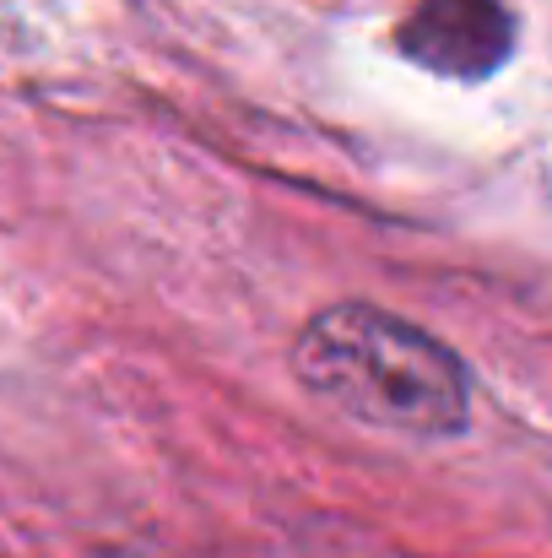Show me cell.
<instances>
[{
    "label": "cell",
    "instance_id": "cell-1",
    "mask_svg": "<svg viewBox=\"0 0 552 558\" xmlns=\"http://www.w3.org/2000/svg\"><path fill=\"white\" fill-rule=\"evenodd\" d=\"M293 374L368 428L450 439L471 423L466 364L422 326L373 304L320 310L293 342Z\"/></svg>",
    "mask_w": 552,
    "mask_h": 558
},
{
    "label": "cell",
    "instance_id": "cell-2",
    "mask_svg": "<svg viewBox=\"0 0 552 558\" xmlns=\"http://www.w3.org/2000/svg\"><path fill=\"white\" fill-rule=\"evenodd\" d=\"M395 49L433 76L482 82L510 60L515 16L504 11V0H417L395 27Z\"/></svg>",
    "mask_w": 552,
    "mask_h": 558
}]
</instances>
